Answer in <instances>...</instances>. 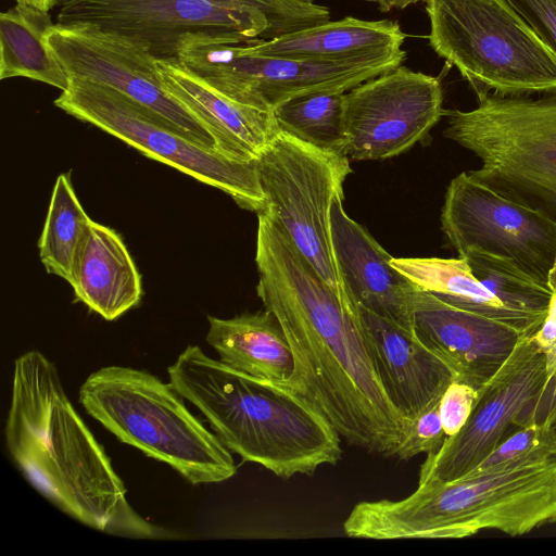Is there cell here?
Here are the masks:
<instances>
[{"instance_id": "1", "label": "cell", "mask_w": 556, "mask_h": 556, "mask_svg": "<svg viewBox=\"0 0 556 556\" xmlns=\"http://www.w3.org/2000/svg\"><path fill=\"white\" fill-rule=\"evenodd\" d=\"M257 216V295L294 357L283 384L305 395L349 444L394 457L413 421L382 386L358 306L319 278L274 219Z\"/></svg>"}, {"instance_id": "2", "label": "cell", "mask_w": 556, "mask_h": 556, "mask_svg": "<svg viewBox=\"0 0 556 556\" xmlns=\"http://www.w3.org/2000/svg\"><path fill=\"white\" fill-rule=\"evenodd\" d=\"M5 441L30 483L81 523L136 539L174 536L130 506L124 482L67 397L55 365L37 350L14 362Z\"/></svg>"}, {"instance_id": "3", "label": "cell", "mask_w": 556, "mask_h": 556, "mask_svg": "<svg viewBox=\"0 0 556 556\" xmlns=\"http://www.w3.org/2000/svg\"><path fill=\"white\" fill-rule=\"evenodd\" d=\"M169 382L244 462L278 478L311 476L342 457L341 435L302 393L239 371L188 345L167 368Z\"/></svg>"}, {"instance_id": "4", "label": "cell", "mask_w": 556, "mask_h": 556, "mask_svg": "<svg viewBox=\"0 0 556 556\" xmlns=\"http://www.w3.org/2000/svg\"><path fill=\"white\" fill-rule=\"evenodd\" d=\"M556 523V458L450 482L418 484L408 496L362 501L343 521L350 538L463 539L482 530L511 536Z\"/></svg>"}, {"instance_id": "5", "label": "cell", "mask_w": 556, "mask_h": 556, "mask_svg": "<svg viewBox=\"0 0 556 556\" xmlns=\"http://www.w3.org/2000/svg\"><path fill=\"white\" fill-rule=\"evenodd\" d=\"M56 23L121 38L155 60L188 48L270 40L329 21L300 0H56Z\"/></svg>"}, {"instance_id": "6", "label": "cell", "mask_w": 556, "mask_h": 556, "mask_svg": "<svg viewBox=\"0 0 556 556\" xmlns=\"http://www.w3.org/2000/svg\"><path fill=\"white\" fill-rule=\"evenodd\" d=\"M86 412L119 441L168 464L192 484L237 472L231 452L184 403L174 386L146 370L105 366L79 388Z\"/></svg>"}, {"instance_id": "7", "label": "cell", "mask_w": 556, "mask_h": 556, "mask_svg": "<svg viewBox=\"0 0 556 556\" xmlns=\"http://www.w3.org/2000/svg\"><path fill=\"white\" fill-rule=\"evenodd\" d=\"M476 94V109L444 112V137L480 159L472 179L556 222V90Z\"/></svg>"}, {"instance_id": "8", "label": "cell", "mask_w": 556, "mask_h": 556, "mask_svg": "<svg viewBox=\"0 0 556 556\" xmlns=\"http://www.w3.org/2000/svg\"><path fill=\"white\" fill-rule=\"evenodd\" d=\"M429 43L476 93L556 90V54L506 0H426Z\"/></svg>"}, {"instance_id": "9", "label": "cell", "mask_w": 556, "mask_h": 556, "mask_svg": "<svg viewBox=\"0 0 556 556\" xmlns=\"http://www.w3.org/2000/svg\"><path fill=\"white\" fill-rule=\"evenodd\" d=\"M54 105L121 139L140 153L217 188L249 211L266 210L256 161L238 162L205 147L153 110L117 90L70 78Z\"/></svg>"}, {"instance_id": "10", "label": "cell", "mask_w": 556, "mask_h": 556, "mask_svg": "<svg viewBox=\"0 0 556 556\" xmlns=\"http://www.w3.org/2000/svg\"><path fill=\"white\" fill-rule=\"evenodd\" d=\"M350 159L280 131L256 160L266 198L263 212L287 233L319 278L341 299L345 292L331 238V207L343 195Z\"/></svg>"}, {"instance_id": "11", "label": "cell", "mask_w": 556, "mask_h": 556, "mask_svg": "<svg viewBox=\"0 0 556 556\" xmlns=\"http://www.w3.org/2000/svg\"><path fill=\"white\" fill-rule=\"evenodd\" d=\"M177 62L226 97L267 112L315 92H346L400 66L394 62L320 63L258 54L247 43L202 45Z\"/></svg>"}, {"instance_id": "12", "label": "cell", "mask_w": 556, "mask_h": 556, "mask_svg": "<svg viewBox=\"0 0 556 556\" xmlns=\"http://www.w3.org/2000/svg\"><path fill=\"white\" fill-rule=\"evenodd\" d=\"M441 227L458 256L480 250L507 257L547 282L556 257V222L504 198L466 172L447 186Z\"/></svg>"}, {"instance_id": "13", "label": "cell", "mask_w": 556, "mask_h": 556, "mask_svg": "<svg viewBox=\"0 0 556 556\" xmlns=\"http://www.w3.org/2000/svg\"><path fill=\"white\" fill-rule=\"evenodd\" d=\"M437 77L399 66L344 93V154L354 161L384 160L418 141L444 115Z\"/></svg>"}, {"instance_id": "14", "label": "cell", "mask_w": 556, "mask_h": 556, "mask_svg": "<svg viewBox=\"0 0 556 556\" xmlns=\"http://www.w3.org/2000/svg\"><path fill=\"white\" fill-rule=\"evenodd\" d=\"M547 381L546 358L532 337L521 338L500 370L479 390L463 428L427 454L418 484L450 482L475 469L508 434Z\"/></svg>"}, {"instance_id": "15", "label": "cell", "mask_w": 556, "mask_h": 556, "mask_svg": "<svg viewBox=\"0 0 556 556\" xmlns=\"http://www.w3.org/2000/svg\"><path fill=\"white\" fill-rule=\"evenodd\" d=\"M46 42L68 78L113 88L159 113L197 142L218 150L210 132L165 90L156 60L144 51L90 27L59 23L47 33Z\"/></svg>"}, {"instance_id": "16", "label": "cell", "mask_w": 556, "mask_h": 556, "mask_svg": "<svg viewBox=\"0 0 556 556\" xmlns=\"http://www.w3.org/2000/svg\"><path fill=\"white\" fill-rule=\"evenodd\" d=\"M413 329L444 361L456 380L479 391L503 366L522 338L515 328L451 305L416 286Z\"/></svg>"}, {"instance_id": "17", "label": "cell", "mask_w": 556, "mask_h": 556, "mask_svg": "<svg viewBox=\"0 0 556 556\" xmlns=\"http://www.w3.org/2000/svg\"><path fill=\"white\" fill-rule=\"evenodd\" d=\"M331 238L340 278L353 303L413 329L416 285L391 263L392 256L344 211L343 198L331 207Z\"/></svg>"}, {"instance_id": "18", "label": "cell", "mask_w": 556, "mask_h": 556, "mask_svg": "<svg viewBox=\"0 0 556 556\" xmlns=\"http://www.w3.org/2000/svg\"><path fill=\"white\" fill-rule=\"evenodd\" d=\"M358 309L382 386L396 408L414 421L439 404L456 375L414 330Z\"/></svg>"}, {"instance_id": "19", "label": "cell", "mask_w": 556, "mask_h": 556, "mask_svg": "<svg viewBox=\"0 0 556 556\" xmlns=\"http://www.w3.org/2000/svg\"><path fill=\"white\" fill-rule=\"evenodd\" d=\"M156 65L165 90L210 132L228 157L254 162L280 132L273 112L226 97L177 61L156 60Z\"/></svg>"}, {"instance_id": "20", "label": "cell", "mask_w": 556, "mask_h": 556, "mask_svg": "<svg viewBox=\"0 0 556 556\" xmlns=\"http://www.w3.org/2000/svg\"><path fill=\"white\" fill-rule=\"evenodd\" d=\"M405 35L392 21L345 17L270 40L247 42L263 55L338 64L394 62L405 59Z\"/></svg>"}, {"instance_id": "21", "label": "cell", "mask_w": 556, "mask_h": 556, "mask_svg": "<svg viewBox=\"0 0 556 556\" xmlns=\"http://www.w3.org/2000/svg\"><path fill=\"white\" fill-rule=\"evenodd\" d=\"M68 283L80 302L106 320L137 306L142 295L141 276L122 237L94 220Z\"/></svg>"}, {"instance_id": "22", "label": "cell", "mask_w": 556, "mask_h": 556, "mask_svg": "<svg viewBox=\"0 0 556 556\" xmlns=\"http://www.w3.org/2000/svg\"><path fill=\"white\" fill-rule=\"evenodd\" d=\"M206 342L219 361L254 377L283 383L294 371V357L277 319L267 309L231 318L208 316Z\"/></svg>"}, {"instance_id": "23", "label": "cell", "mask_w": 556, "mask_h": 556, "mask_svg": "<svg viewBox=\"0 0 556 556\" xmlns=\"http://www.w3.org/2000/svg\"><path fill=\"white\" fill-rule=\"evenodd\" d=\"M392 265L420 289L442 301L502 321L522 338L533 336L521 317L506 308L472 274L465 257H392Z\"/></svg>"}, {"instance_id": "24", "label": "cell", "mask_w": 556, "mask_h": 556, "mask_svg": "<svg viewBox=\"0 0 556 556\" xmlns=\"http://www.w3.org/2000/svg\"><path fill=\"white\" fill-rule=\"evenodd\" d=\"M49 12L16 3L0 14V78L25 77L65 91L70 78L46 42Z\"/></svg>"}, {"instance_id": "25", "label": "cell", "mask_w": 556, "mask_h": 556, "mask_svg": "<svg viewBox=\"0 0 556 556\" xmlns=\"http://www.w3.org/2000/svg\"><path fill=\"white\" fill-rule=\"evenodd\" d=\"M460 257L467 260L475 277L506 308L528 323L534 334L545 319L553 296L548 283L507 257L480 250H469Z\"/></svg>"}, {"instance_id": "26", "label": "cell", "mask_w": 556, "mask_h": 556, "mask_svg": "<svg viewBox=\"0 0 556 556\" xmlns=\"http://www.w3.org/2000/svg\"><path fill=\"white\" fill-rule=\"evenodd\" d=\"M91 222L76 195L71 175H59L38 241L40 260L49 274L70 282Z\"/></svg>"}, {"instance_id": "27", "label": "cell", "mask_w": 556, "mask_h": 556, "mask_svg": "<svg viewBox=\"0 0 556 556\" xmlns=\"http://www.w3.org/2000/svg\"><path fill=\"white\" fill-rule=\"evenodd\" d=\"M344 93L300 96L277 106L273 114L280 131L316 148L344 154Z\"/></svg>"}, {"instance_id": "28", "label": "cell", "mask_w": 556, "mask_h": 556, "mask_svg": "<svg viewBox=\"0 0 556 556\" xmlns=\"http://www.w3.org/2000/svg\"><path fill=\"white\" fill-rule=\"evenodd\" d=\"M556 458V430L547 424H530L508 434L467 475L513 470Z\"/></svg>"}, {"instance_id": "29", "label": "cell", "mask_w": 556, "mask_h": 556, "mask_svg": "<svg viewBox=\"0 0 556 556\" xmlns=\"http://www.w3.org/2000/svg\"><path fill=\"white\" fill-rule=\"evenodd\" d=\"M446 439L439 404L413 421L412 428L395 453L400 460H408L419 454L437 452Z\"/></svg>"}, {"instance_id": "30", "label": "cell", "mask_w": 556, "mask_h": 556, "mask_svg": "<svg viewBox=\"0 0 556 556\" xmlns=\"http://www.w3.org/2000/svg\"><path fill=\"white\" fill-rule=\"evenodd\" d=\"M478 392L471 386L454 380L442 394L439 412L446 437L456 434L468 420Z\"/></svg>"}, {"instance_id": "31", "label": "cell", "mask_w": 556, "mask_h": 556, "mask_svg": "<svg viewBox=\"0 0 556 556\" xmlns=\"http://www.w3.org/2000/svg\"><path fill=\"white\" fill-rule=\"evenodd\" d=\"M556 54V0H506Z\"/></svg>"}, {"instance_id": "32", "label": "cell", "mask_w": 556, "mask_h": 556, "mask_svg": "<svg viewBox=\"0 0 556 556\" xmlns=\"http://www.w3.org/2000/svg\"><path fill=\"white\" fill-rule=\"evenodd\" d=\"M547 283L553 291V296L545 319L531 337L545 355L548 380L556 372V257L548 274Z\"/></svg>"}, {"instance_id": "33", "label": "cell", "mask_w": 556, "mask_h": 556, "mask_svg": "<svg viewBox=\"0 0 556 556\" xmlns=\"http://www.w3.org/2000/svg\"><path fill=\"white\" fill-rule=\"evenodd\" d=\"M556 419V372L548 379L540 395L530 402L519 415L517 425H552Z\"/></svg>"}, {"instance_id": "34", "label": "cell", "mask_w": 556, "mask_h": 556, "mask_svg": "<svg viewBox=\"0 0 556 556\" xmlns=\"http://www.w3.org/2000/svg\"><path fill=\"white\" fill-rule=\"evenodd\" d=\"M374 2L378 5L380 11L387 12L391 9H404L410 4L418 2L419 0H366Z\"/></svg>"}, {"instance_id": "35", "label": "cell", "mask_w": 556, "mask_h": 556, "mask_svg": "<svg viewBox=\"0 0 556 556\" xmlns=\"http://www.w3.org/2000/svg\"><path fill=\"white\" fill-rule=\"evenodd\" d=\"M16 3L28 4L49 12L56 4V0H15Z\"/></svg>"}, {"instance_id": "36", "label": "cell", "mask_w": 556, "mask_h": 556, "mask_svg": "<svg viewBox=\"0 0 556 556\" xmlns=\"http://www.w3.org/2000/svg\"><path fill=\"white\" fill-rule=\"evenodd\" d=\"M552 426L554 427V429L556 430V419L553 421Z\"/></svg>"}, {"instance_id": "37", "label": "cell", "mask_w": 556, "mask_h": 556, "mask_svg": "<svg viewBox=\"0 0 556 556\" xmlns=\"http://www.w3.org/2000/svg\"><path fill=\"white\" fill-rule=\"evenodd\" d=\"M300 1H302V2H308V3H309V2H313L312 0H300Z\"/></svg>"}]
</instances>
